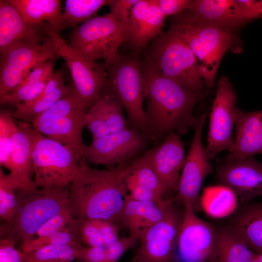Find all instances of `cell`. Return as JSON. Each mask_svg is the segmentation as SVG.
Masks as SVG:
<instances>
[{
  "instance_id": "6da1fadb",
  "label": "cell",
  "mask_w": 262,
  "mask_h": 262,
  "mask_svg": "<svg viewBox=\"0 0 262 262\" xmlns=\"http://www.w3.org/2000/svg\"><path fill=\"white\" fill-rule=\"evenodd\" d=\"M141 67L145 79V110L148 137L159 144L172 132L184 134L194 128L197 118L194 109L206 96L183 87L164 76L144 60Z\"/></svg>"
},
{
  "instance_id": "7a4b0ae2",
  "label": "cell",
  "mask_w": 262,
  "mask_h": 262,
  "mask_svg": "<svg viewBox=\"0 0 262 262\" xmlns=\"http://www.w3.org/2000/svg\"><path fill=\"white\" fill-rule=\"evenodd\" d=\"M123 166L100 169L82 161L69 186L68 207L75 220L101 219L116 223L126 195Z\"/></svg>"
},
{
  "instance_id": "3957f363",
  "label": "cell",
  "mask_w": 262,
  "mask_h": 262,
  "mask_svg": "<svg viewBox=\"0 0 262 262\" xmlns=\"http://www.w3.org/2000/svg\"><path fill=\"white\" fill-rule=\"evenodd\" d=\"M168 30L192 51L197 69L208 89L214 86L224 54L229 50L239 54L243 50L242 41L235 29L205 22L187 10L175 16Z\"/></svg>"
},
{
  "instance_id": "277c9868",
  "label": "cell",
  "mask_w": 262,
  "mask_h": 262,
  "mask_svg": "<svg viewBox=\"0 0 262 262\" xmlns=\"http://www.w3.org/2000/svg\"><path fill=\"white\" fill-rule=\"evenodd\" d=\"M19 207L14 219L2 223L1 238H11L21 248L34 237L47 222L67 207L69 186L17 191Z\"/></svg>"
},
{
  "instance_id": "5b68a950",
  "label": "cell",
  "mask_w": 262,
  "mask_h": 262,
  "mask_svg": "<svg viewBox=\"0 0 262 262\" xmlns=\"http://www.w3.org/2000/svg\"><path fill=\"white\" fill-rule=\"evenodd\" d=\"M32 138L33 181L39 188L70 186L77 177L84 159L73 148L38 132L30 123Z\"/></svg>"
},
{
  "instance_id": "8992f818",
  "label": "cell",
  "mask_w": 262,
  "mask_h": 262,
  "mask_svg": "<svg viewBox=\"0 0 262 262\" xmlns=\"http://www.w3.org/2000/svg\"><path fill=\"white\" fill-rule=\"evenodd\" d=\"M144 55L146 62L187 89L197 94L209 92L205 90L192 51L170 30L152 40Z\"/></svg>"
},
{
  "instance_id": "52a82bcc",
  "label": "cell",
  "mask_w": 262,
  "mask_h": 262,
  "mask_svg": "<svg viewBox=\"0 0 262 262\" xmlns=\"http://www.w3.org/2000/svg\"><path fill=\"white\" fill-rule=\"evenodd\" d=\"M105 66L108 74L106 88L126 111L128 127L135 129L148 137L144 107L145 83L141 60L135 54L121 55L117 60Z\"/></svg>"
},
{
  "instance_id": "ba28073f",
  "label": "cell",
  "mask_w": 262,
  "mask_h": 262,
  "mask_svg": "<svg viewBox=\"0 0 262 262\" xmlns=\"http://www.w3.org/2000/svg\"><path fill=\"white\" fill-rule=\"evenodd\" d=\"M87 111L72 84L67 95L30 123L40 133L73 148L83 159L82 131Z\"/></svg>"
},
{
  "instance_id": "9c48e42d",
  "label": "cell",
  "mask_w": 262,
  "mask_h": 262,
  "mask_svg": "<svg viewBox=\"0 0 262 262\" xmlns=\"http://www.w3.org/2000/svg\"><path fill=\"white\" fill-rule=\"evenodd\" d=\"M129 35V29L110 12L75 28L68 35V44L88 59L94 61L103 59L107 65L121 56L119 48L128 41Z\"/></svg>"
},
{
  "instance_id": "30bf717a",
  "label": "cell",
  "mask_w": 262,
  "mask_h": 262,
  "mask_svg": "<svg viewBox=\"0 0 262 262\" xmlns=\"http://www.w3.org/2000/svg\"><path fill=\"white\" fill-rule=\"evenodd\" d=\"M39 26L49 37L56 53L65 61L76 92L88 110L107 87L108 74L104 63L91 60L74 49L48 23Z\"/></svg>"
},
{
  "instance_id": "8fae6325",
  "label": "cell",
  "mask_w": 262,
  "mask_h": 262,
  "mask_svg": "<svg viewBox=\"0 0 262 262\" xmlns=\"http://www.w3.org/2000/svg\"><path fill=\"white\" fill-rule=\"evenodd\" d=\"M0 56V98L17 87L36 66L59 57L48 35L15 45Z\"/></svg>"
},
{
  "instance_id": "7c38bea8",
  "label": "cell",
  "mask_w": 262,
  "mask_h": 262,
  "mask_svg": "<svg viewBox=\"0 0 262 262\" xmlns=\"http://www.w3.org/2000/svg\"><path fill=\"white\" fill-rule=\"evenodd\" d=\"M172 201L162 219L141 230L134 262H178L177 242L184 211Z\"/></svg>"
},
{
  "instance_id": "4fadbf2b",
  "label": "cell",
  "mask_w": 262,
  "mask_h": 262,
  "mask_svg": "<svg viewBox=\"0 0 262 262\" xmlns=\"http://www.w3.org/2000/svg\"><path fill=\"white\" fill-rule=\"evenodd\" d=\"M237 95L228 78H219L211 108L206 151L209 160L223 150L231 151L234 145L233 127L237 113Z\"/></svg>"
},
{
  "instance_id": "5bb4252c",
  "label": "cell",
  "mask_w": 262,
  "mask_h": 262,
  "mask_svg": "<svg viewBox=\"0 0 262 262\" xmlns=\"http://www.w3.org/2000/svg\"><path fill=\"white\" fill-rule=\"evenodd\" d=\"M150 142L144 133L127 127L93 140L85 146L83 158L87 163L112 169L135 158Z\"/></svg>"
},
{
  "instance_id": "9a60e30c",
  "label": "cell",
  "mask_w": 262,
  "mask_h": 262,
  "mask_svg": "<svg viewBox=\"0 0 262 262\" xmlns=\"http://www.w3.org/2000/svg\"><path fill=\"white\" fill-rule=\"evenodd\" d=\"M205 112L197 118L190 148L180 176L177 194L172 198L177 204L191 205L195 212L201 210L199 194L205 177L213 172L206 148L202 142V132L207 116Z\"/></svg>"
},
{
  "instance_id": "2e32d148",
  "label": "cell",
  "mask_w": 262,
  "mask_h": 262,
  "mask_svg": "<svg viewBox=\"0 0 262 262\" xmlns=\"http://www.w3.org/2000/svg\"><path fill=\"white\" fill-rule=\"evenodd\" d=\"M184 207L177 242L178 262H208L214 251L217 229L199 218L191 205Z\"/></svg>"
},
{
  "instance_id": "e0dca14e",
  "label": "cell",
  "mask_w": 262,
  "mask_h": 262,
  "mask_svg": "<svg viewBox=\"0 0 262 262\" xmlns=\"http://www.w3.org/2000/svg\"><path fill=\"white\" fill-rule=\"evenodd\" d=\"M220 184L233 191L242 203L262 197V163L252 156L224 162L216 169Z\"/></svg>"
},
{
  "instance_id": "ac0fdd59",
  "label": "cell",
  "mask_w": 262,
  "mask_h": 262,
  "mask_svg": "<svg viewBox=\"0 0 262 262\" xmlns=\"http://www.w3.org/2000/svg\"><path fill=\"white\" fill-rule=\"evenodd\" d=\"M124 181L126 194L130 198L152 201L164 207L168 199L167 192L145 154L135 158L124 164Z\"/></svg>"
},
{
  "instance_id": "d6986e66",
  "label": "cell",
  "mask_w": 262,
  "mask_h": 262,
  "mask_svg": "<svg viewBox=\"0 0 262 262\" xmlns=\"http://www.w3.org/2000/svg\"><path fill=\"white\" fill-rule=\"evenodd\" d=\"M144 153L167 192L177 191L186 157L180 134L169 133L163 141Z\"/></svg>"
},
{
  "instance_id": "ffe728a7",
  "label": "cell",
  "mask_w": 262,
  "mask_h": 262,
  "mask_svg": "<svg viewBox=\"0 0 262 262\" xmlns=\"http://www.w3.org/2000/svg\"><path fill=\"white\" fill-rule=\"evenodd\" d=\"M123 109L114 95L105 88L85 115V127L93 140L128 127Z\"/></svg>"
},
{
  "instance_id": "44dd1931",
  "label": "cell",
  "mask_w": 262,
  "mask_h": 262,
  "mask_svg": "<svg viewBox=\"0 0 262 262\" xmlns=\"http://www.w3.org/2000/svg\"><path fill=\"white\" fill-rule=\"evenodd\" d=\"M165 18L155 0H139L133 7L130 19L128 41L132 49H144L162 34Z\"/></svg>"
},
{
  "instance_id": "7402d4cb",
  "label": "cell",
  "mask_w": 262,
  "mask_h": 262,
  "mask_svg": "<svg viewBox=\"0 0 262 262\" xmlns=\"http://www.w3.org/2000/svg\"><path fill=\"white\" fill-rule=\"evenodd\" d=\"M233 149L225 162L262 154V110L249 112L238 109Z\"/></svg>"
},
{
  "instance_id": "603a6c76",
  "label": "cell",
  "mask_w": 262,
  "mask_h": 262,
  "mask_svg": "<svg viewBox=\"0 0 262 262\" xmlns=\"http://www.w3.org/2000/svg\"><path fill=\"white\" fill-rule=\"evenodd\" d=\"M30 122L20 120L14 134L11 153V169L8 178L28 190L38 189L32 180L34 169L32 160V138Z\"/></svg>"
},
{
  "instance_id": "cb8c5ba5",
  "label": "cell",
  "mask_w": 262,
  "mask_h": 262,
  "mask_svg": "<svg viewBox=\"0 0 262 262\" xmlns=\"http://www.w3.org/2000/svg\"><path fill=\"white\" fill-rule=\"evenodd\" d=\"M47 35L40 26L26 23L8 0H0V54L17 44Z\"/></svg>"
},
{
  "instance_id": "d4e9b609",
  "label": "cell",
  "mask_w": 262,
  "mask_h": 262,
  "mask_svg": "<svg viewBox=\"0 0 262 262\" xmlns=\"http://www.w3.org/2000/svg\"><path fill=\"white\" fill-rule=\"evenodd\" d=\"M72 85L65 84L64 70L62 68L54 72L46 85L34 99L16 106L13 112L14 118L30 122L33 118L46 111L67 95Z\"/></svg>"
},
{
  "instance_id": "484cf974",
  "label": "cell",
  "mask_w": 262,
  "mask_h": 262,
  "mask_svg": "<svg viewBox=\"0 0 262 262\" xmlns=\"http://www.w3.org/2000/svg\"><path fill=\"white\" fill-rule=\"evenodd\" d=\"M228 226L254 253L262 252V201L249 202L236 212Z\"/></svg>"
},
{
  "instance_id": "4316f807",
  "label": "cell",
  "mask_w": 262,
  "mask_h": 262,
  "mask_svg": "<svg viewBox=\"0 0 262 262\" xmlns=\"http://www.w3.org/2000/svg\"><path fill=\"white\" fill-rule=\"evenodd\" d=\"M165 210L152 201L125 197L116 223L128 229L131 234L139 235L141 230L161 220Z\"/></svg>"
},
{
  "instance_id": "83f0119b",
  "label": "cell",
  "mask_w": 262,
  "mask_h": 262,
  "mask_svg": "<svg viewBox=\"0 0 262 262\" xmlns=\"http://www.w3.org/2000/svg\"><path fill=\"white\" fill-rule=\"evenodd\" d=\"M187 10L206 23L235 29L242 25L239 20L242 9L237 0H194Z\"/></svg>"
},
{
  "instance_id": "f1b7e54d",
  "label": "cell",
  "mask_w": 262,
  "mask_h": 262,
  "mask_svg": "<svg viewBox=\"0 0 262 262\" xmlns=\"http://www.w3.org/2000/svg\"><path fill=\"white\" fill-rule=\"evenodd\" d=\"M55 61L50 59L34 68L17 87L0 98V104L16 107L36 98L54 73Z\"/></svg>"
},
{
  "instance_id": "f546056e",
  "label": "cell",
  "mask_w": 262,
  "mask_h": 262,
  "mask_svg": "<svg viewBox=\"0 0 262 262\" xmlns=\"http://www.w3.org/2000/svg\"><path fill=\"white\" fill-rule=\"evenodd\" d=\"M24 20L31 26L47 22L59 32L62 24L61 1L59 0H8Z\"/></svg>"
},
{
  "instance_id": "4dcf8cb0",
  "label": "cell",
  "mask_w": 262,
  "mask_h": 262,
  "mask_svg": "<svg viewBox=\"0 0 262 262\" xmlns=\"http://www.w3.org/2000/svg\"><path fill=\"white\" fill-rule=\"evenodd\" d=\"M256 254L228 226L217 230L214 262H250Z\"/></svg>"
},
{
  "instance_id": "1f68e13d",
  "label": "cell",
  "mask_w": 262,
  "mask_h": 262,
  "mask_svg": "<svg viewBox=\"0 0 262 262\" xmlns=\"http://www.w3.org/2000/svg\"><path fill=\"white\" fill-rule=\"evenodd\" d=\"M79 239L87 247L112 244L119 239V225L101 219L75 220Z\"/></svg>"
},
{
  "instance_id": "d6a6232c",
  "label": "cell",
  "mask_w": 262,
  "mask_h": 262,
  "mask_svg": "<svg viewBox=\"0 0 262 262\" xmlns=\"http://www.w3.org/2000/svg\"><path fill=\"white\" fill-rule=\"evenodd\" d=\"M201 209L209 216L220 219L228 217L238 209V196L223 185L205 188L200 196Z\"/></svg>"
},
{
  "instance_id": "836d02e7",
  "label": "cell",
  "mask_w": 262,
  "mask_h": 262,
  "mask_svg": "<svg viewBox=\"0 0 262 262\" xmlns=\"http://www.w3.org/2000/svg\"><path fill=\"white\" fill-rule=\"evenodd\" d=\"M138 238V235L130 234L109 245L94 247L82 246L77 259L82 262H117L127 250L135 245Z\"/></svg>"
},
{
  "instance_id": "e575fe53",
  "label": "cell",
  "mask_w": 262,
  "mask_h": 262,
  "mask_svg": "<svg viewBox=\"0 0 262 262\" xmlns=\"http://www.w3.org/2000/svg\"><path fill=\"white\" fill-rule=\"evenodd\" d=\"M111 0H66L62 14L61 31L75 28L79 23L91 19L105 5L109 6Z\"/></svg>"
},
{
  "instance_id": "d590c367",
  "label": "cell",
  "mask_w": 262,
  "mask_h": 262,
  "mask_svg": "<svg viewBox=\"0 0 262 262\" xmlns=\"http://www.w3.org/2000/svg\"><path fill=\"white\" fill-rule=\"evenodd\" d=\"M82 246H49L30 251H22L21 262H71L77 259Z\"/></svg>"
},
{
  "instance_id": "8d00e7d4",
  "label": "cell",
  "mask_w": 262,
  "mask_h": 262,
  "mask_svg": "<svg viewBox=\"0 0 262 262\" xmlns=\"http://www.w3.org/2000/svg\"><path fill=\"white\" fill-rule=\"evenodd\" d=\"M22 189L8 179L0 167V218L3 223L11 222L15 217L19 200L17 191Z\"/></svg>"
},
{
  "instance_id": "74e56055",
  "label": "cell",
  "mask_w": 262,
  "mask_h": 262,
  "mask_svg": "<svg viewBox=\"0 0 262 262\" xmlns=\"http://www.w3.org/2000/svg\"><path fill=\"white\" fill-rule=\"evenodd\" d=\"M18 128L14 120L13 112L1 110L0 113V164L10 171L11 169V153L14 134Z\"/></svg>"
},
{
  "instance_id": "f35d334b",
  "label": "cell",
  "mask_w": 262,
  "mask_h": 262,
  "mask_svg": "<svg viewBox=\"0 0 262 262\" xmlns=\"http://www.w3.org/2000/svg\"><path fill=\"white\" fill-rule=\"evenodd\" d=\"M82 244L78 237L75 225L73 223L63 230L45 237H37L25 244L21 251H30L49 246H73Z\"/></svg>"
},
{
  "instance_id": "ab89813d",
  "label": "cell",
  "mask_w": 262,
  "mask_h": 262,
  "mask_svg": "<svg viewBox=\"0 0 262 262\" xmlns=\"http://www.w3.org/2000/svg\"><path fill=\"white\" fill-rule=\"evenodd\" d=\"M74 221V219L72 217L67 206L43 225L36 232L33 238L51 235L63 230Z\"/></svg>"
},
{
  "instance_id": "60d3db41",
  "label": "cell",
  "mask_w": 262,
  "mask_h": 262,
  "mask_svg": "<svg viewBox=\"0 0 262 262\" xmlns=\"http://www.w3.org/2000/svg\"><path fill=\"white\" fill-rule=\"evenodd\" d=\"M139 0H111L109 6L116 20L129 30L130 19L131 10Z\"/></svg>"
},
{
  "instance_id": "b9f144b4",
  "label": "cell",
  "mask_w": 262,
  "mask_h": 262,
  "mask_svg": "<svg viewBox=\"0 0 262 262\" xmlns=\"http://www.w3.org/2000/svg\"><path fill=\"white\" fill-rule=\"evenodd\" d=\"M16 244L12 239H0V262H21L22 252L16 248Z\"/></svg>"
},
{
  "instance_id": "7bdbcfd3",
  "label": "cell",
  "mask_w": 262,
  "mask_h": 262,
  "mask_svg": "<svg viewBox=\"0 0 262 262\" xmlns=\"http://www.w3.org/2000/svg\"><path fill=\"white\" fill-rule=\"evenodd\" d=\"M160 10L165 17L168 16H175L188 9L192 0H155Z\"/></svg>"
},
{
  "instance_id": "ee69618b",
  "label": "cell",
  "mask_w": 262,
  "mask_h": 262,
  "mask_svg": "<svg viewBox=\"0 0 262 262\" xmlns=\"http://www.w3.org/2000/svg\"><path fill=\"white\" fill-rule=\"evenodd\" d=\"M262 16V0H256L240 14L239 20L242 25Z\"/></svg>"
},
{
  "instance_id": "f6af8a7d",
  "label": "cell",
  "mask_w": 262,
  "mask_h": 262,
  "mask_svg": "<svg viewBox=\"0 0 262 262\" xmlns=\"http://www.w3.org/2000/svg\"><path fill=\"white\" fill-rule=\"evenodd\" d=\"M250 262H262V252L256 253Z\"/></svg>"
},
{
  "instance_id": "bcb514c9",
  "label": "cell",
  "mask_w": 262,
  "mask_h": 262,
  "mask_svg": "<svg viewBox=\"0 0 262 262\" xmlns=\"http://www.w3.org/2000/svg\"><path fill=\"white\" fill-rule=\"evenodd\" d=\"M125 197H128L127 196V194L125 195ZM172 201V198H169V199H168L167 200V204L164 206V207H161L162 208L164 209H166V208L168 207V206L169 205V204Z\"/></svg>"
},
{
  "instance_id": "7dc6e473",
  "label": "cell",
  "mask_w": 262,
  "mask_h": 262,
  "mask_svg": "<svg viewBox=\"0 0 262 262\" xmlns=\"http://www.w3.org/2000/svg\"><path fill=\"white\" fill-rule=\"evenodd\" d=\"M208 262H214L212 260H210Z\"/></svg>"
},
{
  "instance_id": "c3c4849f",
  "label": "cell",
  "mask_w": 262,
  "mask_h": 262,
  "mask_svg": "<svg viewBox=\"0 0 262 262\" xmlns=\"http://www.w3.org/2000/svg\"><path fill=\"white\" fill-rule=\"evenodd\" d=\"M131 262H134L133 260L131 261Z\"/></svg>"
}]
</instances>
